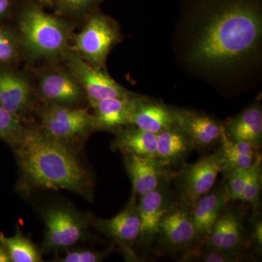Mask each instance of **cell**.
<instances>
[{
  "instance_id": "obj_1",
  "label": "cell",
  "mask_w": 262,
  "mask_h": 262,
  "mask_svg": "<svg viewBox=\"0 0 262 262\" xmlns=\"http://www.w3.org/2000/svg\"><path fill=\"white\" fill-rule=\"evenodd\" d=\"M261 29V10L254 0H215L196 33L191 58L206 67L238 63L258 49Z\"/></svg>"
},
{
  "instance_id": "obj_2",
  "label": "cell",
  "mask_w": 262,
  "mask_h": 262,
  "mask_svg": "<svg viewBox=\"0 0 262 262\" xmlns=\"http://www.w3.org/2000/svg\"><path fill=\"white\" fill-rule=\"evenodd\" d=\"M14 150L22 178L32 187L65 189L91 200L92 182L67 144L42 130H26Z\"/></svg>"
},
{
  "instance_id": "obj_3",
  "label": "cell",
  "mask_w": 262,
  "mask_h": 262,
  "mask_svg": "<svg viewBox=\"0 0 262 262\" xmlns=\"http://www.w3.org/2000/svg\"><path fill=\"white\" fill-rule=\"evenodd\" d=\"M22 42L35 57L54 58L65 53L70 32L64 22L37 8H30L19 21Z\"/></svg>"
},
{
  "instance_id": "obj_4",
  "label": "cell",
  "mask_w": 262,
  "mask_h": 262,
  "mask_svg": "<svg viewBox=\"0 0 262 262\" xmlns=\"http://www.w3.org/2000/svg\"><path fill=\"white\" fill-rule=\"evenodd\" d=\"M119 38L118 29L113 20L97 13L90 17L76 37L75 52L90 65L103 69L108 53Z\"/></svg>"
},
{
  "instance_id": "obj_5",
  "label": "cell",
  "mask_w": 262,
  "mask_h": 262,
  "mask_svg": "<svg viewBox=\"0 0 262 262\" xmlns=\"http://www.w3.org/2000/svg\"><path fill=\"white\" fill-rule=\"evenodd\" d=\"M222 168L220 148L196 163L184 166L176 179L179 203L192 210L196 202L214 187Z\"/></svg>"
},
{
  "instance_id": "obj_6",
  "label": "cell",
  "mask_w": 262,
  "mask_h": 262,
  "mask_svg": "<svg viewBox=\"0 0 262 262\" xmlns=\"http://www.w3.org/2000/svg\"><path fill=\"white\" fill-rule=\"evenodd\" d=\"M42 131L65 144L97 130L94 115L82 108L48 103L41 114Z\"/></svg>"
},
{
  "instance_id": "obj_7",
  "label": "cell",
  "mask_w": 262,
  "mask_h": 262,
  "mask_svg": "<svg viewBox=\"0 0 262 262\" xmlns=\"http://www.w3.org/2000/svg\"><path fill=\"white\" fill-rule=\"evenodd\" d=\"M43 247L46 251L66 249L83 238L85 221L78 213L66 207H52L45 212Z\"/></svg>"
},
{
  "instance_id": "obj_8",
  "label": "cell",
  "mask_w": 262,
  "mask_h": 262,
  "mask_svg": "<svg viewBox=\"0 0 262 262\" xmlns=\"http://www.w3.org/2000/svg\"><path fill=\"white\" fill-rule=\"evenodd\" d=\"M67 54L72 75L80 84L90 103L108 98L134 96L115 82L103 69L90 65L75 52Z\"/></svg>"
},
{
  "instance_id": "obj_9",
  "label": "cell",
  "mask_w": 262,
  "mask_h": 262,
  "mask_svg": "<svg viewBox=\"0 0 262 262\" xmlns=\"http://www.w3.org/2000/svg\"><path fill=\"white\" fill-rule=\"evenodd\" d=\"M170 180L165 181L155 190L140 196L138 203L140 229L138 241L149 246L159 237V223L172 203Z\"/></svg>"
},
{
  "instance_id": "obj_10",
  "label": "cell",
  "mask_w": 262,
  "mask_h": 262,
  "mask_svg": "<svg viewBox=\"0 0 262 262\" xmlns=\"http://www.w3.org/2000/svg\"><path fill=\"white\" fill-rule=\"evenodd\" d=\"M159 237L165 247L181 250L189 247L198 234L192 220L191 210L181 203H171L159 223Z\"/></svg>"
},
{
  "instance_id": "obj_11",
  "label": "cell",
  "mask_w": 262,
  "mask_h": 262,
  "mask_svg": "<svg viewBox=\"0 0 262 262\" xmlns=\"http://www.w3.org/2000/svg\"><path fill=\"white\" fill-rule=\"evenodd\" d=\"M136 196L133 193L127 206L113 218L98 220L95 223L100 232L113 238L131 258L135 256L131 248L137 241L140 229V219Z\"/></svg>"
},
{
  "instance_id": "obj_12",
  "label": "cell",
  "mask_w": 262,
  "mask_h": 262,
  "mask_svg": "<svg viewBox=\"0 0 262 262\" xmlns=\"http://www.w3.org/2000/svg\"><path fill=\"white\" fill-rule=\"evenodd\" d=\"M204 239L206 250L244 253L246 242L242 213L224 210Z\"/></svg>"
},
{
  "instance_id": "obj_13",
  "label": "cell",
  "mask_w": 262,
  "mask_h": 262,
  "mask_svg": "<svg viewBox=\"0 0 262 262\" xmlns=\"http://www.w3.org/2000/svg\"><path fill=\"white\" fill-rule=\"evenodd\" d=\"M127 173L136 196L144 195L155 190L165 181L170 180V170L156 158L124 154Z\"/></svg>"
},
{
  "instance_id": "obj_14",
  "label": "cell",
  "mask_w": 262,
  "mask_h": 262,
  "mask_svg": "<svg viewBox=\"0 0 262 262\" xmlns=\"http://www.w3.org/2000/svg\"><path fill=\"white\" fill-rule=\"evenodd\" d=\"M175 125L192 141L194 148H208L221 143L223 124L206 114L174 108Z\"/></svg>"
},
{
  "instance_id": "obj_15",
  "label": "cell",
  "mask_w": 262,
  "mask_h": 262,
  "mask_svg": "<svg viewBox=\"0 0 262 262\" xmlns=\"http://www.w3.org/2000/svg\"><path fill=\"white\" fill-rule=\"evenodd\" d=\"M39 91L48 103L71 107L80 103L83 90L73 75L53 70L41 76Z\"/></svg>"
},
{
  "instance_id": "obj_16",
  "label": "cell",
  "mask_w": 262,
  "mask_h": 262,
  "mask_svg": "<svg viewBox=\"0 0 262 262\" xmlns=\"http://www.w3.org/2000/svg\"><path fill=\"white\" fill-rule=\"evenodd\" d=\"M130 125L153 134L175 125L174 108L143 96L134 98Z\"/></svg>"
},
{
  "instance_id": "obj_17",
  "label": "cell",
  "mask_w": 262,
  "mask_h": 262,
  "mask_svg": "<svg viewBox=\"0 0 262 262\" xmlns=\"http://www.w3.org/2000/svg\"><path fill=\"white\" fill-rule=\"evenodd\" d=\"M228 203L226 179L196 202L191 214L198 239L206 238Z\"/></svg>"
},
{
  "instance_id": "obj_18",
  "label": "cell",
  "mask_w": 262,
  "mask_h": 262,
  "mask_svg": "<svg viewBox=\"0 0 262 262\" xmlns=\"http://www.w3.org/2000/svg\"><path fill=\"white\" fill-rule=\"evenodd\" d=\"M194 149L190 137L177 125L157 134L156 158L167 168L178 166Z\"/></svg>"
},
{
  "instance_id": "obj_19",
  "label": "cell",
  "mask_w": 262,
  "mask_h": 262,
  "mask_svg": "<svg viewBox=\"0 0 262 262\" xmlns=\"http://www.w3.org/2000/svg\"><path fill=\"white\" fill-rule=\"evenodd\" d=\"M31 88L22 76L0 68V106L18 117L28 106Z\"/></svg>"
},
{
  "instance_id": "obj_20",
  "label": "cell",
  "mask_w": 262,
  "mask_h": 262,
  "mask_svg": "<svg viewBox=\"0 0 262 262\" xmlns=\"http://www.w3.org/2000/svg\"><path fill=\"white\" fill-rule=\"evenodd\" d=\"M224 130L229 139L250 143L258 150L262 144V111L261 106L253 104L230 119Z\"/></svg>"
},
{
  "instance_id": "obj_21",
  "label": "cell",
  "mask_w": 262,
  "mask_h": 262,
  "mask_svg": "<svg viewBox=\"0 0 262 262\" xmlns=\"http://www.w3.org/2000/svg\"><path fill=\"white\" fill-rule=\"evenodd\" d=\"M112 98L91 103L94 110V118L97 130H115L130 125V117L134 98Z\"/></svg>"
},
{
  "instance_id": "obj_22",
  "label": "cell",
  "mask_w": 262,
  "mask_h": 262,
  "mask_svg": "<svg viewBox=\"0 0 262 262\" xmlns=\"http://www.w3.org/2000/svg\"><path fill=\"white\" fill-rule=\"evenodd\" d=\"M220 144L222 155L221 173L225 177L234 170L251 168L260 155L257 148L250 143L229 139L224 128Z\"/></svg>"
},
{
  "instance_id": "obj_23",
  "label": "cell",
  "mask_w": 262,
  "mask_h": 262,
  "mask_svg": "<svg viewBox=\"0 0 262 262\" xmlns=\"http://www.w3.org/2000/svg\"><path fill=\"white\" fill-rule=\"evenodd\" d=\"M112 149L119 150L123 154L156 158L157 134L136 127L119 130Z\"/></svg>"
},
{
  "instance_id": "obj_24",
  "label": "cell",
  "mask_w": 262,
  "mask_h": 262,
  "mask_svg": "<svg viewBox=\"0 0 262 262\" xmlns=\"http://www.w3.org/2000/svg\"><path fill=\"white\" fill-rule=\"evenodd\" d=\"M0 244L9 253L11 262H39L42 256L39 250L32 241L24 235L19 227L13 237H7L0 233Z\"/></svg>"
},
{
  "instance_id": "obj_25",
  "label": "cell",
  "mask_w": 262,
  "mask_h": 262,
  "mask_svg": "<svg viewBox=\"0 0 262 262\" xmlns=\"http://www.w3.org/2000/svg\"><path fill=\"white\" fill-rule=\"evenodd\" d=\"M261 186V156L260 155L250 168L241 200V201L249 203L253 207L254 211H257L259 208Z\"/></svg>"
},
{
  "instance_id": "obj_26",
  "label": "cell",
  "mask_w": 262,
  "mask_h": 262,
  "mask_svg": "<svg viewBox=\"0 0 262 262\" xmlns=\"http://www.w3.org/2000/svg\"><path fill=\"white\" fill-rule=\"evenodd\" d=\"M24 131L18 117L0 106V139L13 148L20 140Z\"/></svg>"
},
{
  "instance_id": "obj_27",
  "label": "cell",
  "mask_w": 262,
  "mask_h": 262,
  "mask_svg": "<svg viewBox=\"0 0 262 262\" xmlns=\"http://www.w3.org/2000/svg\"><path fill=\"white\" fill-rule=\"evenodd\" d=\"M245 253H227L206 250L201 252L199 250H188L183 257L184 261L237 262L247 259Z\"/></svg>"
},
{
  "instance_id": "obj_28",
  "label": "cell",
  "mask_w": 262,
  "mask_h": 262,
  "mask_svg": "<svg viewBox=\"0 0 262 262\" xmlns=\"http://www.w3.org/2000/svg\"><path fill=\"white\" fill-rule=\"evenodd\" d=\"M19 41L14 33L5 27H0V63L14 61L18 55Z\"/></svg>"
},
{
  "instance_id": "obj_29",
  "label": "cell",
  "mask_w": 262,
  "mask_h": 262,
  "mask_svg": "<svg viewBox=\"0 0 262 262\" xmlns=\"http://www.w3.org/2000/svg\"><path fill=\"white\" fill-rule=\"evenodd\" d=\"M250 168L234 170L225 177L228 201H241Z\"/></svg>"
},
{
  "instance_id": "obj_30",
  "label": "cell",
  "mask_w": 262,
  "mask_h": 262,
  "mask_svg": "<svg viewBox=\"0 0 262 262\" xmlns=\"http://www.w3.org/2000/svg\"><path fill=\"white\" fill-rule=\"evenodd\" d=\"M110 251H99L91 250L78 249L69 251L63 257L60 258L58 261L61 262H98L106 257Z\"/></svg>"
},
{
  "instance_id": "obj_31",
  "label": "cell",
  "mask_w": 262,
  "mask_h": 262,
  "mask_svg": "<svg viewBox=\"0 0 262 262\" xmlns=\"http://www.w3.org/2000/svg\"><path fill=\"white\" fill-rule=\"evenodd\" d=\"M62 8L70 12L82 11L89 8L95 0H57Z\"/></svg>"
},
{
  "instance_id": "obj_32",
  "label": "cell",
  "mask_w": 262,
  "mask_h": 262,
  "mask_svg": "<svg viewBox=\"0 0 262 262\" xmlns=\"http://www.w3.org/2000/svg\"><path fill=\"white\" fill-rule=\"evenodd\" d=\"M262 224L261 221L257 220L253 222L251 228V237L253 244L257 248L258 251L261 249L262 246Z\"/></svg>"
},
{
  "instance_id": "obj_33",
  "label": "cell",
  "mask_w": 262,
  "mask_h": 262,
  "mask_svg": "<svg viewBox=\"0 0 262 262\" xmlns=\"http://www.w3.org/2000/svg\"><path fill=\"white\" fill-rule=\"evenodd\" d=\"M10 6V0H0V19L8 13Z\"/></svg>"
},
{
  "instance_id": "obj_34",
  "label": "cell",
  "mask_w": 262,
  "mask_h": 262,
  "mask_svg": "<svg viewBox=\"0 0 262 262\" xmlns=\"http://www.w3.org/2000/svg\"><path fill=\"white\" fill-rule=\"evenodd\" d=\"M0 262H11V258L8 250L1 244H0Z\"/></svg>"
},
{
  "instance_id": "obj_35",
  "label": "cell",
  "mask_w": 262,
  "mask_h": 262,
  "mask_svg": "<svg viewBox=\"0 0 262 262\" xmlns=\"http://www.w3.org/2000/svg\"><path fill=\"white\" fill-rule=\"evenodd\" d=\"M40 3H44V4H51L52 0H39Z\"/></svg>"
}]
</instances>
